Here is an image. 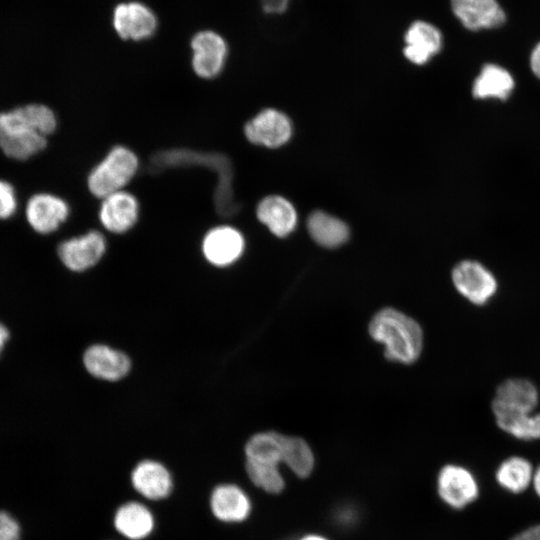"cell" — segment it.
Returning <instances> with one entry per match:
<instances>
[{"label":"cell","instance_id":"1","mask_svg":"<svg viewBox=\"0 0 540 540\" xmlns=\"http://www.w3.org/2000/svg\"><path fill=\"white\" fill-rule=\"evenodd\" d=\"M371 337L384 344L385 356L404 364L414 362L420 355L423 334L420 325L404 313L385 308L374 315L369 324Z\"/></svg>","mask_w":540,"mask_h":540},{"label":"cell","instance_id":"2","mask_svg":"<svg viewBox=\"0 0 540 540\" xmlns=\"http://www.w3.org/2000/svg\"><path fill=\"white\" fill-rule=\"evenodd\" d=\"M136 154L125 146L113 147L91 170L87 178L89 191L98 198L123 190L137 173Z\"/></svg>","mask_w":540,"mask_h":540},{"label":"cell","instance_id":"3","mask_svg":"<svg viewBox=\"0 0 540 540\" xmlns=\"http://www.w3.org/2000/svg\"><path fill=\"white\" fill-rule=\"evenodd\" d=\"M47 138L28 120L22 106L0 113V149L15 160H27L43 151Z\"/></svg>","mask_w":540,"mask_h":540},{"label":"cell","instance_id":"4","mask_svg":"<svg viewBox=\"0 0 540 540\" xmlns=\"http://www.w3.org/2000/svg\"><path fill=\"white\" fill-rule=\"evenodd\" d=\"M129 482L136 497L148 504L166 501L175 489V478L170 467L150 457L140 459L133 465Z\"/></svg>","mask_w":540,"mask_h":540},{"label":"cell","instance_id":"5","mask_svg":"<svg viewBox=\"0 0 540 540\" xmlns=\"http://www.w3.org/2000/svg\"><path fill=\"white\" fill-rule=\"evenodd\" d=\"M208 507L214 520L228 526L245 523L254 509L250 494L235 481L215 484L208 496Z\"/></svg>","mask_w":540,"mask_h":540},{"label":"cell","instance_id":"6","mask_svg":"<svg viewBox=\"0 0 540 540\" xmlns=\"http://www.w3.org/2000/svg\"><path fill=\"white\" fill-rule=\"evenodd\" d=\"M113 530L120 540H148L157 527L151 505L139 498L120 503L112 516Z\"/></svg>","mask_w":540,"mask_h":540},{"label":"cell","instance_id":"7","mask_svg":"<svg viewBox=\"0 0 540 540\" xmlns=\"http://www.w3.org/2000/svg\"><path fill=\"white\" fill-rule=\"evenodd\" d=\"M191 49V64L197 76L211 79L220 74L228 54L222 36L211 30L200 31L192 38Z\"/></svg>","mask_w":540,"mask_h":540},{"label":"cell","instance_id":"8","mask_svg":"<svg viewBox=\"0 0 540 540\" xmlns=\"http://www.w3.org/2000/svg\"><path fill=\"white\" fill-rule=\"evenodd\" d=\"M452 280L458 292L477 305L485 304L497 290L493 274L472 260L457 264L452 271Z\"/></svg>","mask_w":540,"mask_h":540},{"label":"cell","instance_id":"9","mask_svg":"<svg viewBox=\"0 0 540 540\" xmlns=\"http://www.w3.org/2000/svg\"><path fill=\"white\" fill-rule=\"evenodd\" d=\"M106 251V240L98 231L67 239L60 243L58 256L66 268L82 272L96 265Z\"/></svg>","mask_w":540,"mask_h":540},{"label":"cell","instance_id":"10","mask_svg":"<svg viewBox=\"0 0 540 540\" xmlns=\"http://www.w3.org/2000/svg\"><path fill=\"white\" fill-rule=\"evenodd\" d=\"M437 492L441 500L454 509H462L478 496V484L472 473L459 465L441 468L437 476Z\"/></svg>","mask_w":540,"mask_h":540},{"label":"cell","instance_id":"11","mask_svg":"<svg viewBox=\"0 0 540 540\" xmlns=\"http://www.w3.org/2000/svg\"><path fill=\"white\" fill-rule=\"evenodd\" d=\"M113 27L124 40L141 41L154 35L158 21L154 12L140 2L117 5L113 11Z\"/></svg>","mask_w":540,"mask_h":540},{"label":"cell","instance_id":"12","mask_svg":"<svg viewBox=\"0 0 540 540\" xmlns=\"http://www.w3.org/2000/svg\"><path fill=\"white\" fill-rule=\"evenodd\" d=\"M244 133L246 138L255 145L277 148L290 139L292 125L285 114L267 108L246 123Z\"/></svg>","mask_w":540,"mask_h":540},{"label":"cell","instance_id":"13","mask_svg":"<svg viewBox=\"0 0 540 540\" xmlns=\"http://www.w3.org/2000/svg\"><path fill=\"white\" fill-rule=\"evenodd\" d=\"M244 247L243 235L236 228L228 225L210 229L202 241L205 259L216 267H226L237 261Z\"/></svg>","mask_w":540,"mask_h":540},{"label":"cell","instance_id":"14","mask_svg":"<svg viewBox=\"0 0 540 540\" xmlns=\"http://www.w3.org/2000/svg\"><path fill=\"white\" fill-rule=\"evenodd\" d=\"M451 8L461 24L471 31L497 28L506 21L497 0H451Z\"/></svg>","mask_w":540,"mask_h":540},{"label":"cell","instance_id":"15","mask_svg":"<svg viewBox=\"0 0 540 540\" xmlns=\"http://www.w3.org/2000/svg\"><path fill=\"white\" fill-rule=\"evenodd\" d=\"M29 225L40 234H49L59 228L69 215L68 204L60 197L39 193L27 202L25 210Z\"/></svg>","mask_w":540,"mask_h":540},{"label":"cell","instance_id":"16","mask_svg":"<svg viewBox=\"0 0 540 540\" xmlns=\"http://www.w3.org/2000/svg\"><path fill=\"white\" fill-rule=\"evenodd\" d=\"M139 217V203L134 195L121 190L102 199L99 220L111 233L121 234L130 230Z\"/></svg>","mask_w":540,"mask_h":540},{"label":"cell","instance_id":"17","mask_svg":"<svg viewBox=\"0 0 540 540\" xmlns=\"http://www.w3.org/2000/svg\"><path fill=\"white\" fill-rule=\"evenodd\" d=\"M83 363L89 374L106 381H118L131 369V361L125 353L104 344L88 347Z\"/></svg>","mask_w":540,"mask_h":540},{"label":"cell","instance_id":"18","mask_svg":"<svg viewBox=\"0 0 540 540\" xmlns=\"http://www.w3.org/2000/svg\"><path fill=\"white\" fill-rule=\"evenodd\" d=\"M538 404V391L528 380L509 379L496 390L492 402L494 414L533 412Z\"/></svg>","mask_w":540,"mask_h":540},{"label":"cell","instance_id":"19","mask_svg":"<svg viewBox=\"0 0 540 540\" xmlns=\"http://www.w3.org/2000/svg\"><path fill=\"white\" fill-rule=\"evenodd\" d=\"M405 42V57L416 65H422L441 50L443 38L436 26L416 21L406 31Z\"/></svg>","mask_w":540,"mask_h":540},{"label":"cell","instance_id":"20","mask_svg":"<svg viewBox=\"0 0 540 540\" xmlns=\"http://www.w3.org/2000/svg\"><path fill=\"white\" fill-rule=\"evenodd\" d=\"M256 214L258 220L277 237L289 235L297 223L294 206L287 199L278 195L262 199L257 206Z\"/></svg>","mask_w":540,"mask_h":540},{"label":"cell","instance_id":"21","mask_svg":"<svg viewBox=\"0 0 540 540\" xmlns=\"http://www.w3.org/2000/svg\"><path fill=\"white\" fill-rule=\"evenodd\" d=\"M285 435L275 431L253 434L244 445L245 460L279 465L283 463Z\"/></svg>","mask_w":540,"mask_h":540},{"label":"cell","instance_id":"22","mask_svg":"<svg viewBox=\"0 0 540 540\" xmlns=\"http://www.w3.org/2000/svg\"><path fill=\"white\" fill-rule=\"evenodd\" d=\"M513 88V77L506 69L496 64H486L475 79L472 93L478 99H506Z\"/></svg>","mask_w":540,"mask_h":540},{"label":"cell","instance_id":"23","mask_svg":"<svg viewBox=\"0 0 540 540\" xmlns=\"http://www.w3.org/2000/svg\"><path fill=\"white\" fill-rule=\"evenodd\" d=\"M307 229L313 240L326 248H335L349 237L348 226L340 219L322 211L310 214Z\"/></svg>","mask_w":540,"mask_h":540},{"label":"cell","instance_id":"24","mask_svg":"<svg viewBox=\"0 0 540 540\" xmlns=\"http://www.w3.org/2000/svg\"><path fill=\"white\" fill-rule=\"evenodd\" d=\"M283 463L296 477L305 479L314 470V453L304 439L285 435Z\"/></svg>","mask_w":540,"mask_h":540},{"label":"cell","instance_id":"25","mask_svg":"<svg viewBox=\"0 0 540 540\" xmlns=\"http://www.w3.org/2000/svg\"><path fill=\"white\" fill-rule=\"evenodd\" d=\"M244 472L249 482L266 494L277 495L285 489L286 482L279 465L245 460Z\"/></svg>","mask_w":540,"mask_h":540},{"label":"cell","instance_id":"26","mask_svg":"<svg viewBox=\"0 0 540 540\" xmlns=\"http://www.w3.org/2000/svg\"><path fill=\"white\" fill-rule=\"evenodd\" d=\"M532 478L533 470L530 462L521 457L506 459L496 471V479L500 486L513 493L524 491Z\"/></svg>","mask_w":540,"mask_h":540},{"label":"cell","instance_id":"27","mask_svg":"<svg viewBox=\"0 0 540 540\" xmlns=\"http://www.w3.org/2000/svg\"><path fill=\"white\" fill-rule=\"evenodd\" d=\"M498 426L505 432L522 440L540 438V413L494 414Z\"/></svg>","mask_w":540,"mask_h":540},{"label":"cell","instance_id":"28","mask_svg":"<svg viewBox=\"0 0 540 540\" xmlns=\"http://www.w3.org/2000/svg\"><path fill=\"white\" fill-rule=\"evenodd\" d=\"M22 109L31 124L44 136L53 133L57 127V119L48 106L44 104H27Z\"/></svg>","mask_w":540,"mask_h":540},{"label":"cell","instance_id":"29","mask_svg":"<svg viewBox=\"0 0 540 540\" xmlns=\"http://www.w3.org/2000/svg\"><path fill=\"white\" fill-rule=\"evenodd\" d=\"M17 209V197L14 187L7 181L0 180V219L10 218Z\"/></svg>","mask_w":540,"mask_h":540},{"label":"cell","instance_id":"30","mask_svg":"<svg viewBox=\"0 0 540 540\" xmlns=\"http://www.w3.org/2000/svg\"><path fill=\"white\" fill-rule=\"evenodd\" d=\"M20 526L13 516L0 511V540H20Z\"/></svg>","mask_w":540,"mask_h":540},{"label":"cell","instance_id":"31","mask_svg":"<svg viewBox=\"0 0 540 540\" xmlns=\"http://www.w3.org/2000/svg\"><path fill=\"white\" fill-rule=\"evenodd\" d=\"M355 516H357L356 509L348 505H343L339 507L337 512L335 513L336 522L344 527L354 525L357 519V517Z\"/></svg>","mask_w":540,"mask_h":540},{"label":"cell","instance_id":"32","mask_svg":"<svg viewBox=\"0 0 540 540\" xmlns=\"http://www.w3.org/2000/svg\"><path fill=\"white\" fill-rule=\"evenodd\" d=\"M261 5L267 13H282L288 5V0H261Z\"/></svg>","mask_w":540,"mask_h":540},{"label":"cell","instance_id":"33","mask_svg":"<svg viewBox=\"0 0 540 540\" xmlns=\"http://www.w3.org/2000/svg\"><path fill=\"white\" fill-rule=\"evenodd\" d=\"M530 66L534 75L540 79V42L535 45L531 52Z\"/></svg>","mask_w":540,"mask_h":540},{"label":"cell","instance_id":"34","mask_svg":"<svg viewBox=\"0 0 540 540\" xmlns=\"http://www.w3.org/2000/svg\"><path fill=\"white\" fill-rule=\"evenodd\" d=\"M516 536L519 540H540V525L529 527Z\"/></svg>","mask_w":540,"mask_h":540},{"label":"cell","instance_id":"35","mask_svg":"<svg viewBox=\"0 0 540 540\" xmlns=\"http://www.w3.org/2000/svg\"><path fill=\"white\" fill-rule=\"evenodd\" d=\"M294 540H331V539L319 533H307L299 537L295 536Z\"/></svg>","mask_w":540,"mask_h":540},{"label":"cell","instance_id":"36","mask_svg":"<svg viewBox=\"0 0 540 540\" xmlns=\"http://www.w3.org/2000/svg\"><path fill=\"white\" fill-rule=\"evenodd\" d=\"M8 338H9L8 329L3 324L0 323V353L2 349L4 348V345L6 341L8 340Z\"/></svg>","mask_w":540,"mask_h":540},{"label":"cell","instance_id":"37","mask_svg":"<svg viewBox=\"0 0 540 540\" xmlns=\"http://www.w3.org/2000/svg\"><path fill=\"white\" fill-rule=\"evenodd\" d=\"M533 484H534L536 493L540 497V466L533 476Z\"/></svg>","mask_w":540,"mask_h":540},{"label":"cell","instance_id":"38","mask_svg":"<svg viewBox=\"0 0 540 540\" xmlns=\"http://www.w3.org/2000/svg\"><path fill=\"white\" fill-rule=\"evenodd\" d=\"M294 539H295V536H290V537L283 538L281 540H294Z\"/></svg>","mask_w":540,"mask_h":540},{"label":"cell","instance_id":"39","mask_svg":"<svg viewBox=\"0 0 540 540\" xmlns=\"http://www.w3.org/2000/svg\"><path fill=\"white\" fill-rule=\"evenodd\" d=\"M511 540H519L517 536L513 537Z\"/></svg>","mask_w":540,"mask_h":540},{"label":"cell","instance_id":"40","mask_svg":"<svg viewBox=\"0 0 540 540\" xmlns=\"http://www.w3.org/2000/svg\"><path fill=\"white\" fill-rule=\"evenodd\" d=\"M107 540H120V539H107Z\"/></svg>","mask_w":540,"mask_h":540}]
</instances>
